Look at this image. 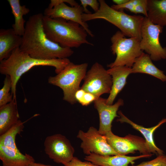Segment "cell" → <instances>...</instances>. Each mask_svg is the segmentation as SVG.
Masks as SVG:
<instances>
[{
    "instance_id": "cell-1",
    "label": "cell",
    "mask_w": 166,
    "mask_h": 166,
    "mask_svg": "<svg viewBox=\"0 0 166 166\" xmlns=\"http://www.w3.org/2000/svg\"><path fill=\"white\" fill-rule=\"evenodd\" d=\"M44 15L30 16L26 22L20 49L37 59L49 60L68 58L74 53L71 48L64 47L46 36L43 24Z\"/></svg>"
},
{
    "instance_id": "cell-2",
    "label": "cell",
    "mask_w": 166,
    "mask_h": 166,
    "mask_svg": "<svg viewBox=\"0 0 166 166\" xmlns=\"http://www.w3.org/2000/svg\"><path fill=\"white\" fill-rule=\"evenodd\" d=\"M68 58L49 60L37 59L22 51L20 47L14 49L10 56L0 63V73L9 75L11 81V93L16 101L17 83L22 76L34 66H47L54 67L57 74L70 62Z\"/></svg>"
},
{
    "instance_id": "cell-3",
    "label": "cell",
    "mask_w": 166,
    "mask_h": 166,
    "mask_svg": "<svg viewBox=\"0 0 166 166\" xmlns=\"http://www.w3.org/2000/svg\"><path fill=\"white\" fill-rule=\"evenodd\" d=\"M43 24L47 37L62 47L77 48L84 44L93 45L87 40L86 30L77 23L44 15Z\"/></svg>"
},
{
    "instance_id": "cell-4",
    "label": "cell",
    "mask_w": 166,
    "mask_h": 166,
    "mask_svg": "<svg viewBox=\"0 0 166 166\" xmlns=\"http://www.w3.org/2000/svg\"><path fill=\"white\" fill-rule=\"evenodd\" d=\"M98 1L100 7L97 12L82 14L84 22H86L96 19H103L117 27L125 36L141 40V27L144 17L128 14L122 10L113 9L104 0Z\"/></svg>"
},
{
    "instance_id": "cell-5",
    "label": "cell",
    "mask_w": 166,
    "mask_h": 166,
    "mask_svg": "<svg viewBox=\"0 0 166 166\" xmlns=\"http://www.w3.org/2000/svg\"><path fill=\"white\" fill-rule=\"evenodd\" d=\"M88 64H75L70 62L61 71L48 79V83L61 88L63 92V99L73 104L77 101L75 94L79 89L80 84L87 73Z\"/></svg>"
},
{
    "instance_id": "cell-6",
    "label": "cell",
    "mask_w": 166,
    "mask_h": 166,
    "mask_svg": "<svg viewBox=\"0 0 166 166\" xmlns=\"http://www.w3.org/2000/svg\"><path fill=\"white\" fill-rule=\"evenodd\" d=\"M111 41V51L116 57L113 62L107 65L109 68L119 66L132 68L136 58L144 53L140 46V40L126 38L120 31L112 36Z\"/></svg>"
},
{
    "instance_id": "cell-7",
    "label": "cell",
    "mask_w": 166,
    "mask_h": 166,
    "mask_svg": "<svg viewBox=\"0 0 166 166\" xmlns=\"http://www.w3.org/2000/svg\"><path fill=\"white\" fill-rule=\"evenodd\" d=\"M83 12L82 6L75 0H51L43 15L51 18H61L77 23L85 29L88 35L93 37L94 35L88 25L82 20Z\"/></svg>"
},
{
    "instance_id": "cell-8",
    "label": "cell",
    "mask_w": 166,
    "mask_h": 166,
    "mask_svg": "<svg viewBox=\"0 0 166 166\" xmlns=\"http://www.w3.org/2000/svg\"><path fill=\"white\" fill-rule=\"evenodd\" d=\"M163 29V27L155 25L147 17H144L141 30L140 46L152 61L166 59V47H162L159 41Z\"/></svg>"
},
{
    "instance_id": "cell-9",
    "label": "cell",
    "mask_w": 166,
    "mask_h": 166,
    "mask_svg": "<svg viewBox=\"0 0 166 166\" xmlns=\"http://www.w3.org/2000/svg\"><path fill=\"white\" fill-rule=\"evenodd\" d=\"M81 87L93 94L97 98L105 93H109L112 87L111 76L99 63H94L86 73Z\"/></svg>"
},
{
    "instance_id": "cell-10",
    "label": "cell",
    "mask_w": 166,
    "mask_h": 166,
    "mask_svg": "<svg viewBox=\"0 0 166 166\" xmlns=\"http://www.w3.org/2000/svg\"><path fill=\"white\" fill-rule=\"evenodd\" d=\"M77 137L82 141L81 147L88 155L92 153L102 156L120 155L108 144L105 135L93 127H90L86 132L79 130Z\"/></svg>"
},
{
    "instance_id": "cell-11",
    "label": "cell",
    "mask_w": 166,
    "mask_h": 166,
    "mask_svg": "<svg viewBox=\"0 0 166 166\" xmlns=\"http://www.w3.org/2000/svg\"><path fill=\"white\" fill-rule=\"evenodd\" d=\"M44 146L46 154L57 163L64 164L74 157L73 147L69 140L62 134H57L46 137Z\"/></svg>"
},
{
    "instance_id": "cell-12",
    "label": "cell",
    "mask_w": 166,
    "mask_h": 166,
    "mask_svg": "<svg viewBox=\"0 0 166 166\" xmlns=\"http://www.w3.org/2000/svg\"><path fill=\"white\" fill-rule=\"evenodd\" d=\"M105 135L108 144L119 155H126L134 153L136 151L142 155L152 154L145 140L141 137L131 134L120 137L111 131Z\"/></svg>"
},
{
    "instance_id": "cell-13",
    "label": "cell",
    "mask_w": 166,
    "mask_h": 166,
    "mask_svg": "<svg viewBox=\"0 0 166 166\" xmlns=\"http://www.w3.org/2000/svg\"><path fill=\"white\" fill-rule=\"evenodd\" d=\"M106 101V99L100 97L94 102V107L97 110L99 117L98 130L103 135L111 131L112 122L115 117H119L117 114V111L124 104L123 100L121 98L112 105L107 104Z\"/></svg>"
},
{
    "instance_id": "cell-14",
    "label": "cell",
    "mask_w": 166,
    "mask_h": 166,
    "mask_svg": "<svg viewBox=\"0 0 166 166\" xmlns=\"http://www.w3.org/2000/svg\"><path fill=\"white\" fill-rule=\"evenodd\" d=\"M0 159L2 166H30L35 162L30 155L22 153L15 143L0 144Z\"/></svg>"
},
{
    "instance_id": "cell-15",
    "label": "cell",
    "mask_w": 166,
    "mask_h": 166,
    "mask_svg": "<svg viewBox=\"0 0 166 166\" xmlns=\"http://www.w3.org/2000/svg\"><path fill=\"white\" fill-rule=\"evenodd\" d=\"M152 154L141 155L136 156L116 155L102 156L92 153L86 156L85 159L99 166H129L130 164H133L137 159L151 157Z\"/></svg>"
},
{
    "instance_id": "cell-16",
    "label": "cell",
    "mask_w": 166,
    "mask_h": 166,
    "mask_svg": "<svg viewBox=\"0 0 166 166\" xmlns=\"http://www.w3.org/2000/svg\"><path fill=\"white\" fill-rule=\"evenodd\" d=\"M117 113L119 117L117 119V121L121 123H126L128 124L133 128L139 131L144 136L151 153L155 154L157 156L164 154L163 150L158 148L155 144L153 138V134L157 128L166 122V118L163 119L155 126L146 128L132 121L124 115L121 111H118Z\"/></svg>"
},
{
    "instance_id": "cell-17",
    "label": "cell",
    "mask_w": 166,
    "mask_h": 166,
    "mask_svg": "<svg viewBox=\"0 0 166 166\" xmlns=\"http://www.w3.org/2000/svg\"><path fill=\"white\" fill-rule=\"evenodd\" d=\"M131 68L125 66H119L109 68L107 70L111 76L112 85L109 95L106 99V103L113 105L118 94L122 90L126 84V79L131 73Z\"/></svg>"
},
{
    "instance_id": "cell-18",
    "label": "cell",
    "mask_w": 166,
    "mask_h": 166,
    "mask_svg": "<svg viewBox=\"0 0 166 166\" xmlns=\"http://www.w3.org/2000/svg\"><path fill=\"white\" fill-rule=\"evenodd\" d=\"M22 36L15 34L13 28L0 30V61L7 58L15 49L20 47Z\"/></svg>"
},
{
    "instance_id": "cell-19",
    "label": "cell",
    "mask_w": 166,
    "mask_h": 166,
    "mask_svg": "<svg viewBox=\"0 0 166 166\" xmlns=\"http://www.w3.org/2000/svg\"><path fill=\"white\" fill-rule=\"evenodd\" d=\"M16 101L13 99L10 103L0 107V136L4 134L19 120Z\"/></svg>"
},
{
    "instance_id": "cell-20",
    "label": "cell",
    "mask_w": 166,
    "mask_h": 166,
    "mask_svg": "<svg viewBox=\"0 0 166 166\" xmlns=\"http://www.w3.org/2000/svg\"><path fill=\"white\" fill-rule=\"evenodd\" d=\"M140 73L155 77L163 81H166V76L153 64L149 56L143 53L136 58L131 68V73Z\"/></svg>"
},
{
    "instance_id": "cell-21",
    "label": "cell",
    "mask_w": 166,
    "mask_h": 166,
    "mask_svg": "<svg viewBox=\"0 0 166 166\" xmlns=\"http://www.w3.org/2000/svg\"><path fill=\"white\" fill-rule=\"evenodd\" d=\"M147 18L153 23L166 26V0H147Z\"/></svg>"
},
{
    "instance_id": "cell-22",
    "label": "cell",
    "mask_w": 166,
    "mask_h": 166,
    "mask_svg": "<svg viewBox=\"0 0 166 166\" xmlns=\"http://www.w3.org/2000/svg\"><path fill=\"white\" fill-rule=\"evenodd\" d=\"M7 1L15 18V22L12 25V28L16 34L22 36L25 31V23L26 22L23 16L28 14L30 10L25 5H21L19 0H8Z\"/></svg>"
},
{
    "instance_id": "cell-23",
    "label": "cell",
    "mask_w": 166,
    "mask_h": 166,
    "mask_svg": "<svg viewBox=\"0 0 166 166\" xmlns=\"http://www.w3.org/2000/svg\"><path fill=\"white\" fill-rule=\"evenodd\" d=\"M11 89V81L10 77L6 75L3 87L0 90V107L11 102L13 96L10 92Z\"/></svg>"
},
{
    "instance_id": "cell-24",
    "label": "cell",
    "mask_w": 166,
    "mask_h": 166,
    "mask_svg": "<svg viewBox=\"0 0 166 166\" xmlns=\"http://www.w3.org/2000/svg\"><path fill=\"white\" fill-rule=\"evenodd\" d=\"M132 166H166V155L158 156L152 160Z\"/></svg>"
},
{
    "instance_id": "cell-25",
    "label": "cell",
    "mask_w": 166,
    "mask_h": 166,
    "mask_svg": "<svg viewBox=\"0 0 166 166\" xmlns=\"http://www.w3.org/2000/svg\"><path fill=\"white\" fill-rule=\"evenodd\" d=\"M80 2L85 14L91 13L87 9L88 6H90L95 12H97L99 9L100 4L99 1L97 0H80Z\"/></svg>"
},
{
    "instance_id": "cell-26",
    "label": "cell",
    "mask_w": 166,
    "mask_h": 166,
    "mask_svg": "<svg viewBox=\"0 0 166 166\" xmlns=\"http://www.w3.org/2000/svg\"><path fill=\"white\" fill-rule=\"evenodd\" d=\"M142 1V0H129L127 2L124 4L119 6L114 4L111 6L113 9L117 10L126 9L131 12L134 7L140 3Z\"/></svg>"
},
{
    "instance_id": "cell-27",
    "label": "cell",
    "mask_w": 166,
    "mask_h": 166,
    "mask_svg": "<svg viewBox=\"0 0 166 166\" xmlns=\"http://www.w3.org/2000/svg\"><path fill=\"white\" fill-rule=\"evenodd\" d=\"M148 10L147 0H142V2L136 5L131 12L136 14H141L145 17H147Z\"/></svg>"
},
{
    "instance_id": "cell-28",
    "label": "cell",
    "mask_w": 166,
    "mask_h": 166,
    "mask_svg": "<svg viewBox=\"0 0 166 166\" xmlns=\"http://www.w3.org/2000/svg\"><path fill=\"white\" fill-rule=\"evenodd\" d=\"M64 166H99L94 164L90 162H83L76 157L73 159L69 163L63 164Z\"/></svg>"
},
{
    "instance_id": "cell-29",
    "label": "cell",
    "mask_w": 166,
    "mask_h": 166,
    "mask_svg": "<svg viewBox=\"0 0 166 166\" xmlns=\"http://www.w3.org/2000/svg\"><path fill=\"white\" fill-rule=\"evenodd\" d=\"M97 99L93 94L85 91L82 98L79 102L82 106H87L93 102Z\"/></svg>"
},
{
    "instance_id": "cell-30",
    "label": "cell",
    "mask_w": 166,
    "mask_h": 166,
    "mask_svg": "<svg viewBox=\"0 0 166 166\" xmlns=\"http://www.w3.org/2000/svg\"><path fill=\"white\" fill-rule=\"evenodd\" d=\"M129 0H113L112 1L115 5L119 6L124 4L127 2Z\"/></svg>"
},
{
    "instance_id": "cell-31",
    "label": "cell",
    "mask_w": 166,
    "mask_h": 166,
    "mask_svg": "<svg viewBox=\"0 0 166 166\" xmlns=\"http://www.w3.org/2000/svg\"><path fill=\"white\" fill-rule=\"evenodd\" d=\"M30 166H53V165H48V164H44L39 163H36V162H34V163H33L31 164L30 165Z\"/></svg>"
}]
</instances>
